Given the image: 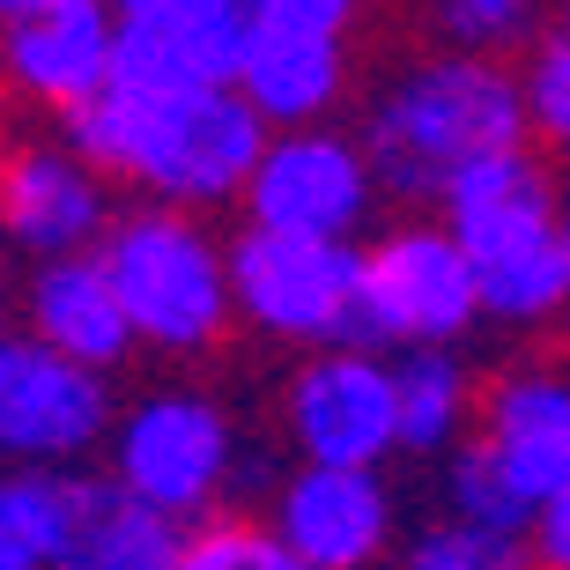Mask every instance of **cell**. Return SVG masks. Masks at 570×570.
<instances>
[{"label": "cell", "instance_id": "27", "mask_svg": "<svg viewBox=\"0 0 570 570\" xmlns=\"http://www.w3.org/2000/svg\"><path fill=\"white\" fill-rule=\"evenodd\" d=\"M527 541H533V563L541 570H570V482L556 489L549 504H533Z\"/></svg>", "mask_w": 570, "mask_h": 570}, {"label": "cell", "instance_id": "26", "mask_svg": "<svg viewBox=\"0 0 570 570\" xmlns=\"http://www.w3.org/2000/svg\"><path fill=\"white\" fill-rule=\"evenodd\" d=\"M259 30H304V38H341L356 22V0H245Z\"/></svg>", "mask_w": 570, "mask_h": 570}, {"label": "cell", "instance_id": "7", "mask_svg": "<svg viewBox=\"0 0 570 570\" xmlns=\"http://www.w3.org/2000/svg\"><path fill=\"white\" fill-rule=\"evenodd\" d=\"M289 438L304 466H356L379 474L385 452H401V385L379 348H318L289 385Z\"/></svg>", "mask_w": 570, "mask_h": 570}, {"label": "cell", "instance_id": "11", "mask_svg": "<svg viewBox=\"0 0 570 570\" xmlns=\"http://www.w3.org/2000/svg\"><path fill=\"white\" fill-rule=\"evenodd\" d=\"M105 423H111V401L97 371L52 356L38 341L0 348V460L60 474L75 452H89L105 438Z\"/></svg>", "mask_w": 570, "mask_h": 570}, {"label": "cell", "instance_id": "22", "mask_svg": "<svg viewBox=\"0 0 570 570\" xmlns=\"http://www.w3.org/2000/svg\"><path fill=\"white\" fill-rule=\"evenodd\" d=\"M541 0H430V30H438L460 60H497L504 45L533 30Z\"/></svg>", "mask_w": 570, "mask_h": 570}, {"label": "cell", "instance_id": "14", "mask_svg": "<svg viewBox=\"0 0 570 570\" xmlns=\"http://www.w3.org/2000/svg\"><path fill=\"white\" fill-rule=\"evenodd\" d=\"M275 533L304 570H363L393 533V497L379 474H356V466H296L282 482Z\"/></svg>", "mask_w": 570, "mask_h": 570}, {"label": "cell", "instance_id": "31", "mask_svg": "<svg viewBox=\"0 0 570 570\" xmlns=\"http://www.w3.org/2000/svg\"><path fill=\"white\" fill-rule=\"evenodd\" d=\"M563 30H570V0H563Z\"/></svg>", "mask_w": 570, "mask_h": 570}, {"label": "cell", "instance_id": "25", "mask_svg": "<svg viewBox=\"0 0 570 570\" xmlns=\"http://www.w3.org/2000/svg\"><path fill=\"white\" fill-rule=\"evenodd\" d=\"M519 97H527V134L556 156H570V30L541 38L519 67Z\"/></svg>", "mask_w": 570, "mask_h": 570}, {"label": "cell", "instance_id": "6", "mask_svg": "<svg viewBox=\"0 0 570 570\" xmlns=\"http://www.w3.org/2000/svg\"><path fill=\"white\" fill-rule=\"evenodd\" d=\"M356 289H363V253L356 245L275 237V230L230 237L237 312L275 341H312V348L356 341Z\"/></svg>", "mask_w": 570, "mask_h": 570}, {"label": "cell", "instance_id": "8", "mask_svg": "<svg viewBox=\"0 0 570 570\" xmlns=\"http://www.w3.org/2000/svg\"><path fill=\"white\" fill-rule=\"evenodd\" d=\"M119 482L156 504L164 519H193L208 511L223 489H230V466H237V444L223 407L200 401V393H148L134 401V415L119 423Z\"/></svg>", "mask_w": 570, "mask_h": 570}, {"label": "cell", "instance_id": "5", "mask_svg": "<svg viewBox=\"0 0 570 570\" xmlns=\"http://www.w3.org/2000/svg\"><path fill=\"white\" fill-rule=\"evenodd\" d=\"M474 318H482V289L444 223H401L363 253L356 348H401V356L452 348Z\"/></svg>", "mask_w": 570, "mask_h": 570}, {"label": "cell", "instance_id": "29", "mask_svg": "<svg viewBox=\"0 0 570 570\" xmlns=\"http://www.w3.org/2000/svg\"><path fill=\"white\" fill-rule=\"evenodd\" d=\"M111 8H119V16H134V8H164V0H111Z\"/></svg>", "mask_w": 570, "mask_h": 570}, {"label": "cell", "instance_id": "21", "mask_svg": "<svg viewBox=\"0 0 570 570\" xmlns=\"http://www.w3.org/2000/svg\"><path fill=\"white\" fill-rule=\"evenodd\" d=\"M444 519L460 527H482V533H527L533 527V504L511 489V474L489 460L482 438H466L452 460H444Z\"/></svg>", "mask_w": 570, "mask_h": 570}, {"label": "cell", "instance_id": "4", "mask_svg": "<svg viewBox=\"0 0 570 570\" xmlns=\"http://www.w3.org/2000/svg\"><path fill=\"white\" fill-rule=\"evenodd\" d=\"M105 275L134 318V341L156 348H208L230 326V253L215 245L200 223L178 208H141L127 223H111L105 237Z\"/></svg>", "mask_w": 570, "mask_h": 570}, {"label": "cell", "instance_id": "17", "mask_svg": "<svg viewBox=\"0 0 570 570\" xmlns=\"http://www.w3.org/2000/svg\"><path fill=\"white\" fill-rule=\"evenodd\" d=\"M186 556V527L141 504L119 474L111 482H82L67 497V549L60 570H178Z\"/></svg>", "mask_w": 570, "mask_h": 570}, {"label": "cell", "instance_id": "23", "mask_svg": "<svg viewBox=\"0 0 570 570\" xmlns=\"http://www.w3.org/2000/svg\"><path fill=\"white\" fill-rule=\"evenodd\" d=\"M407 570H541L527 533H482L460 519L423 527V541L407 549Z\"/></svg>", "mask_w": 570, "mask_h": 570}, {"label": "cell", "instance_id": "20", "mask_svg": "<svg viewBox=\"0 0 570 570\" xmlns=\"http://www.w3.org/2000/svg\"><path fill=\"white\" fill-rule=\"evenodd\" d=\"M67 497H75V474H45V466L0 474V570H60Z\"/></svg>", "mask_w": 570, "mask_h": 570}, {"label": "cell", "instance_id": "15", "mask_svg": "<svg viewBox=\"0 0 570 570\" xmlns=\"http://www.w3.org/2000/svg\"><path fill=\"white\" fill-rule=\"evenodd\" d=\"M489 460L511 474L527 504H549L570 482V379L556 371H511L482 393V430Z\"/></svg>", "mask_w": 570, "mask_h": 570}, {"label": "cell", "instance_id": "12", "mask_svg": "<svg viewBox=\"0 0 570 570\" xmlns=\"http://www.w3.org/2000/svg\"><path fill=\"white\" fill-rule=\"evenodd\" d=\"M0 230L8 245L52 267V259H89L105 230V178L75 148H22L0 164Z\"/></svg>", "mask_w": 570, "mask_h": 570}, {"label": "cell", "instance_id": "16", "mask_svg": "<svg viewBox=\"0 0 570 570\" xmlns=\"http://www.w3.org/2000/svg\"><path fill=\"white\" fill-rule=\"evenodd\" d=\"M30 341L67 356V363H82V371H97V379L134 348V318H127V304H119V289H111L97 253L52 259V267L30 275Z\"/></svg>", "mask_w": 570, "mask_h": 570}, {"label": "cell", "instance_id": "24", "mask_svg": "<svg viewBox=\"0 0 570 570\" xmlns=\"http://www.w3.org/2000/svg\"><path fill=\"white\" fill-rule=\"evenodd\" d=\"M178 570H304V563H296V549L275 527H259V519H208V527L186 533Z\"/></svg>", "mask_w": 570, "mask_h": 570}, {"label": "cell", "instance_id": "30", "mask_svg": "<svg viewBox=\"0 0 570 570\" xmlns=\"http://www.w3.org/2000/svg\"><path fill=\"white\" fill-rule=\"evenodd\" d=\"M563 259H570V193H563Z\"/></svg>", "mask_w": 570, "mask_h": 570}, {"label": "cell", "instance_id": "2", "mask_svg": "<svg viewBox=\"0 0 570 570\" xmlns=\"http://www.w3.org/2000/svg\"><path fill=\"white\" fill-rule=\"evenodd\" d=\"M527 148V97L519 75L497 60H415L407 75L379 89V105L363 119V156L379 170V186L407 200H444V186L482 156Z\"/></svg>", "mask_w": 570, "mask_h": 570}, {"label": "cell", "instance_id": "3", "mask_svg": "<svg viewBox=\"0 0 570 570\" xmlns=\"http://www.w3.org/2000/svg\"><path fill=\"white\" fill-rule=\"evenodd\" d=\"M444 230L474 267L482 312L504 326H533L570 304V259H563V200L549 170L527 148L482 156L444 186Z\"/></svg>", "mask_w": 570, "mask_h": 570}, {"label": "cell", "instance_id": "19", "mask_svg": "<svg viewBox=\"0 0 570 570\" xmlns=\"http://www.w3.org/2000/svg\"><path fill=\"white\" fill-rule=\"evenodd\" d=\"M401 385V452H460V430L474 423V379L452 348L393 356Z\"/></svg>", "mask_w": 570, "mask_h": 570}, {"label": "cell", "instance_id": "28", "mask_svg": "<svg viewBox=\"0 0 570 570\" xmlns=\"http://www.w3.org/2000/svg\"><path fill=\"white\" fill-rule=\"evenodd\" d=\"M38 8H52V0H0V30H8V22H22V16H38Z\"/></svg>", "mask_w": 570, "mask_h": 570}, {"label": "cell", "instance_id": "10", "mask_svg": "<svg viewBox=\"0 0 570 570\" xmlns=\"http://www.w3.org/2000/svg\"><path fill=\"white\" fill-rule=\"evenodd\" d=\"M371 186H379V170H371V156L356 141L304 127V134L267 141L253 186H245V208H253V230L348 245L363 230V215H371Z\"/></svg>", "mask_w": 570, "mask_h": 570}, {"label": "cell", "instance_id": "9", "mask_svg": "<svg viewBox=\"0 0 570 570\" xmlns=\"http://www.w3.org/2000/svg\"><path fill=\"white\" fill-rule=\"evenodd\" d=\"M253 45V8L245 0H164L119 16V60L111 89H148V97H208L237 89Z\"/></svg>", "mask_w": 570, "mask_h": 570}, {"label": "cell", "instance_id": "1", "mask_svg": "<svg viewBox=\"0 0 570 570\" xmlns=\"http://www.w3.org/2000/svg\"><path fill=\"white\" fill-rule=\"evenodd\" d=\"M267 141H275L267 119L237 89H208V97L105 89L97 105L67 119V148L97 178H134V186L164 193L178 208H200V200L215 208V200L245 193Z\"/></svg>", "mask_w": 570, "mask_h": 570}, {"label": "cell", "instance_id": "32", "mask_svg": "<svg viewBox=\"0 0 570 570\" xmlns=\"http://www.w3.org/2000/svg\"><path fill=\"white\" fill-rule=\"evenodd\" d=\"M0 348H8V334H0Z\"/></svg>", "mask_w": 570, "mask_h": 570}, {"label": "cell", "instance_id": "13", "mask_svg": "<svg viewBox=\"0 0 570 570\" xmlns=\"http://www.w3.org/2000/svg\"><path fill=\"white\" fill-rule=\"evenodd\" d=\"M0 60L30 97L60 105L67 119L97 105L111 89V60H119V8L111 0H52L38 16H22L0 30Z\"/></svg>", "mask_w": 570, "mask_h": 570}, {"label": "cell", "instance_id": "18", "mask_svg": "<svg viewBox=\"0 0 570 570\" xmlns=\"http://www.w3.org/2000/svg\"><path fill=\"white\" fill-rule=\"evenodd\" d=\"M348 82V60H341V38H304V30H259L245 45V75H237V97L267 119V127L304 134L312 119H326Z\"/></svg>", "mask_w": 570, "mask_h": 570}]
</instances>
